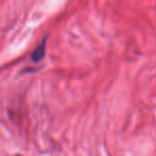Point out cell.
Returning <instances> with one entry per match:
<instances>
[{
    "instance_id": "6da1fadb",
    "label": "cell",
    "mask_w": 156,
    "mask_h": 156,
    "mask_svg": "<svg viewBox=\"0 0 156 156\" xmlns=\"http://www.w3.org/2000/svg\"><path fill=\"white\" fill-rule=\"evenodd\" d=\"M46 42H47V37H44L43 41L40 43V45L35 48V50L33 51L31 59H32L33 62L37 63L44 58L45 56V51H46Z\"/></svg>"
}]
</instances>
